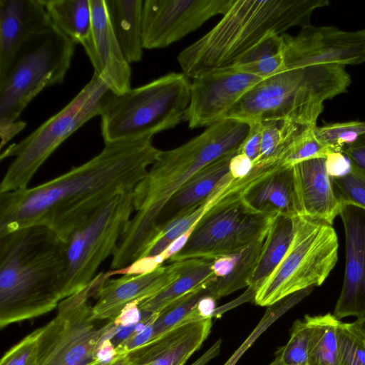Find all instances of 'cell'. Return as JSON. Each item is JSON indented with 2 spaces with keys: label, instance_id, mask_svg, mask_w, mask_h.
Masks as SVG:
<instances>
[{
  "label": "cell",
  "instance_id": "1",
  "mask_svg": "<svg viewBox=\"0 0 365 365\" xmlns=\"http://www.w3.org/2000/svg\"><path fill=\"white\" fill-rule=\"evenodd\" d=\"M152 139L106 143L97 155L49 181L0 192V237L44 225L65 241L85 219L145 176L160 152Z\"/></svg>",
  "mask_w": 365,
  "mask_h": 365
},
{
  "label": "cell",
  "instance_id": "2",
  "mask_svg": "<svg viewBox=\"0 0 365 365\" xmlns=\"http://www.w3.org/2000/svg\"><path fill=\"white\" fill-rule=\"evenodd\" d=\"M250 125L222 119L182 145L159 153L133 189L135 215L112 256L110 268H125L143 258L157 232L159 219L173 196L207 165L236 150Z\"/></svg>",
  "mask_w": 365,
  "mask_h": 365
},
{
  "label": "cell",
  "instance_id": "3",
  "mask_svg": "<svg viewBox=\"0 0 365 365\" xmlns=\"http://www.w3.org/2000/svg\"><path fill=\"white\" fill-rule=\"evenodd\" d=\"M65 242L33 225L0 237V327L53 310L63 299Z\"/></svg>",
  "mask_w": 365,
  "mask_h": 365
},
{
  "label": "cell",
  "instance_id": "4",
  "mask_svg": "<svg viewBox=\"0 0 365 365\" xmlns=\"http://www.w3.org/2000/svg\"><path fill=\"white\" fill-rule=\"evenodd\" d=\"M329 5L328 0H234L210 31L180 53L178 61L192 78L232 67L262 42L311 25L313 12Z\"/></svg>",
  "mask_w": 365,
  "mask_h": 365
},
{
  "label": "cell",
  "instance_id": "5",
  "mask_svg": "<svg viewBox=\"0 0 365 365\" xmlns=\"http://www.w3.org/2000/svg\"><path fill=\"white\" fill-rule=\"evenodd\" d=\"M351 83L343 66L285 68L256 84L223 119L247 124L279 118L317 123L324 102L347 92Z\"/></svg>",
  "mask_w": 365,
  "mask_h": 365
},
{
  "label": "cell",
  "instance_id": "6",
  "mask_svg": "<svg viewBox=\"0 0 365 365\" xmlns=\"http://www.w3.org/2000/svg\"><path fill=\"white\" fill-rule=\"evenodd\" d=\"M190 83L183 73H168L122 94L112 93L101 113L104 143L151 137L184 120Z\"/></svg>",
  "mask_w": 365,
  "mask_h": 365
},
{
  "label": "cell",
  "instance_id": "7",
  "mask_svg": "<svg viewBox=\"0 0 365 365\" xmlns=\"http://www.w3.org/2000/svg\"><path fill=\"white\" fill-rule=\"evenodd\" d=\"M274 169L254 167L244 183L218 201L200 220L185 247L168 261L215 259L237 252L267 232L277 215L258 212L244 194Z\"/></svg>",
  "mask_w": 365,
  "mask_h": 365
},
{
  "label": "cell",
  "instance_id": "8",
  "mask_svg": "<svg viewBox=\"0 0 365 365\" xmlns=\"http://www.w3.org/2000/svg\"><path fill=\"white\" fill-rule=\"evenodd\" d=\"M113 92L96 73L59 112L17 143L3 150L0 160L14 157L0 184V192L28 187L39 168L68 137L96 115Z\"/></svg>",
  "mask_w": 365,
  "mask_h": 365
},
{
  "label": "cell",
  "instance_id": "9",
  "mask_svg": "<svg viewBox=\"0 0 365 365\" xmlns=\"http://www.w3.org/2000/svg\"><path fill=\"white\" fill-rule=\"evenodd\" d=\"M75 43L53 24L29 39L0 81V126L14 123L44 88L63 83Z\"/></svg>",
  "mask_w": 365,
  "mask_h": 365
},
{
  "label": "cell",
  "instance_id": "10",
  "mask_svg": "<svg viewBox=\"0 0 365 365\" xmlns=\"http://www.w3.org/2000/svg\"><path fill=\"white\" fill-rule=\"evenodd\" d=\"M293 221L286 255L255 294L257 305L269 307L298 291L320 286L337 262L338 237L332 225L302 215Z\"/></svg>",
  "mask_w": 365,
  "mask_h": 365
},
{
  "label": "cell",
  "instance_id": "11",
  "mask_svg": "<svg viewBox=\"0 0 365 365\" xmlns=\"http://www.w3.org/2000/svg\"><path fill=\"white\" fill-rule=\"evenodd\" d=\"M98 279L96 276L84 289L63 299L57 315L40 327L38 365H75L93 360L99 344L115 336L120 327L114 320L98 325V320L92 318L88 299L98 288Z\"/></svg>",
  "mask_w": 365,
  "mask_h": 365
},
{
  "label": "cell",
  "instance_id": "12",
  "mask_svg": "<svg viewBox=\"0 0 365 365\" xmlns=\"http://www.w3.org/2000/svg\"><path fill=\"white\" fill-rule=\"evenodd\" d=\"M134 211L133 189L113 197L69 234L64 241L63 299L88 285L101 263L113 255Z\"/></svg>",
  "mask_w": 365,
  "mask_h": 365
},
{
  "label": "cell",
  "instance_id": "13",
  "mask_svg": "<svg viewBox=\"0 0 365 365\" xmlns=\"http://www.w3.org/2000/svg\"><path fill=\"white\" fill-rule=\"evenodd\" d=\"M286 68L365 63V29L348 31L332 26L302 28L295 36H281Z\"/></svg>",
  "mask_w": 365,
  "mask_h": 365
},
{
  "label": "cell",
  "instance_id": "14",
  "mask_svg": "<svg viewBox=\"0 0 365 365\" xmlns=\"http://www.w3.org/2000/svg\"><path fill=\"white\" fill-rule=\"evenodd\" d=\"M234 0H145L142 14L143 48H163L224 15Z\"/></svg>",
  "mask_w": 365,
  "mask_h": 365
},
{
  "label": "cell",
  "instance_id": "15",
  "mask_svg": "<svg viewBox=\"0 0 365 365\" xmlns=\"http://www.w3.org/2000/svg\"><path fill=\"white\" fill-rule=\"evenodd\" d=\"M262 80L233 66L194 78L184 120L192 129L210 126L222 120L227 111Z\"/></svg>",
  "mask_w": 365,
  "mask_h": 365
},
{
  "label": "cell",
  "instance_id": "16",
  "mask_svg": "<svg viewBox=\"0 0 365 365\" xmlns=\"http://www.w3.org/2000/svg\"><path fill=\"white\" fill-rule=\"evenodd\" d=\"M190 259L161 265L142 274H128L110 279L108 272L93 295L96 302L91 307L94 320H114L122 309L132 302H142L158 294L180 275Z\"/></svg>",
  "mask_w": 365,
  "mask_h": 365
},
{
  "label": "cell",
  "instance_id": "17",
  "mask_svg": "<svg viewBox=\"0 0 365 365\" xmlns=\"http://www.w3.org/2000/svg\"><path fill=\"white\" fill-rule=\"evenodd\" d=\"M345 233L344 279L334 315L338 319L365 315V210L343 204L339 215Z\"/></svg>",
  "mask_w": 365,
  "mask_h": 365
},
{
  "label": "cell",
  "instance_id": "18",
  "mask_svg": "<svg viewBox=\"0 0 365 365\" xmlns=\"http://www.w3.org/2000/svg\"><path fill=\"white\" fill-rule=\"evenodd\" d=\"M91 27L82 45L94 68L115 94L131 89V68L110 26L105 0H90Z\"/></svg>",
  "mask_w": 365,
  "mask_h": 365
},
{
  "label": "cell",
  "instance_id": "19",
  "mask_svg": "<svg viewBox=\"0 0 365 365\" xmlns=\"http://www.w3.org/2000/svg\"><path fill=\"white\" fill-rule=\"evenodd\" d=\"M51 26L44 0H0V81L21 47Z\"/></svg>",
  "mask_w": 365,
  "mask_h": 365
},
{
  "label": "cell",
  "instance_id": "20",
  "mask_svg": "<svg viewBox=\"0 0 365 365\" xmlns=\"http://www.w3.org/2000/svg\"><path fill=\"white\" fill-rule=\"evenodd\" d=\"M212 318L193 312L185 321L127 354L145 365H184L210 334Z\"/></svg>",
  "mask_w": 365,
  "mask_h": 365
},
{
  "label": "cell",
  "instance_id": "21",
  "mask_svg": "<svg viewBox=\"0 0 365 365\" xmlns=\"http://www.w3.org/2000/svg\"><path fill=\"white\" fill-rule=\"evenodd\" d=\"M293 175L297 215L332 225L342 205L336 196L332 178L327 171L325 158L294 165Z\"/></svg>",
  "mask_w": 365,
  "mask_h": 365
},
{
  "label": "cell",
  "instance_id": "22",
  "mask_svg": "<svg viewBox=\"0 0 365 365\" xmlns=\"http://www.w3.org/2000/svg\"><path fill=\"white\" fill-rule=\"evenodd\" d=\"M254 210L289 217L297 216L292 167H277L243 195Z\"/></svg>",
  "mask_w": 365,
  "mask_h": 365
},
{
  "label": "cell",
  "instance_id": "23",
  "mask_svg": "<svg viewBox=\"0 0 365 365\" xmlns=\"http://www.w3.org/2000/svg\"><path fill=\"white\" fill-rule=\"evenodd\" d=\"M237 150L207 165L182 187L161 214L158 230L160 226L175 220L207 199L230 173V161Z\"/></svg>",
  "mask_w": 365,
  "mask_h": 365
},
{
  "label": "cell",
  "instance_id": "24",
  "mask_svg": "<svg viewBox=\"0 0 365 365\" xmlns=\"http://www.w3.org/2000/svg\"><path fill=\"white\" fill-rule=\"evenodd\" d=\"M143 0H105L108 19L121 51L130 64L141 61Z\"/></svg>",
  "mask_w": 365,
  "mask_h": 365
},
{
  "label": "cell",
  "instance_id": "25",
  "mask_svg": "<svg viewBox=\"0 0 365 365\" xmlns=\"http://www.w3.org/2000/svg\"><path fill=\"white\" fill-rule=\"evenodd\" d=\"M293 234V217L276 215L269 227L257 263L248 282V289L255 294L284 258Z\"/></svg>",
  "mask_w": 365,
  "mask_h": 365
},
{
  "label": "cell",
  "instance_id": "26",
  "mask_svg": "<svg viewBox=\"0 0 365 365\" xmlns=\"http://www.w3.org/2000/svg\"><path fill=\"white\" fill-rule=\"evenodd\" d=\"M212 263V259H190L175 281L158 294L139 304L142 316L161 312L196 288L217 279Z\"/></svg>",
  "mask_w": 365,
  "mask_h": 365
},
{
  "label": "cell",
  "instance_id": "27",
  "mask_svg": "<svg viewBox=\"0 0 365 365\" xmlns=\"http://www.w3.org/2000/svg\"><path fill=\"white\" fill-rule=\"evenodd\" d=\"M52 24L75 44L83 45L91 27L90 0H44Z\"/></svg>",
  "mask_w": 365,
  "mask_h": 365
},
{
  "label": "cell",
  "instance_id": "28",
  "mask_svg": "<svg viewBox=\"0 0 365 365\" xmlns=\"http://www.w3.org/2000/svg\"><path fill=\"white\" fill-rule=\"evenodd\" d=\"M304 319L312 329L308 365H336L340 320L330 313L306 315Z\"/></svg>",
  "mask_w": 365,
  "mask_h": 365
},
{
  "label": "cell",
  "instance_id": "29",
  "mask_svg": "<svg viewBox=\"0 0 365 365\" xmlns=\"http://www.w3.org/2000/svg\"><path fill=\"white\" fill-rule=\"evenodd\" d=\"M267 233V232L241 250L233 269L227 276L217 278L210 284L212 297L217 299L248 287L249 280L257 263Z\"/></svg>",
  "mask_w": 365,
  "mask_h": 365
},
{
  "label": "cell",
  "instance_id": "30",
  "mask_svg": "<svg viewBox=\"0 0 365 365\" xmlns=\"http://www.w3.org/2000/svg\"><path fill=\"white\" fill-rule=\"evenodd\" d=\"M213 281L200 286L161 312L159 317L153 324V335L150 340L185 321L195 309L198 302L203 297L211 296L210 284Z\"/></svg>",
  "mask_w": 365,
  "mask_h": 365
},
{
  "label": "cell",
  "instance_id": "31",
  "mask_svg": "<svg viewBox=\"0 0 365 365\" xmlns=\"http://www.w3.org/2000/svg\"><path fill=\"white\" fill-rule=\"evenodd\" d=\"M311 335L309 323L304 319L296 320L288 342L276 352L269 365H308Z\"/></svg>",
  "mask_w": 365,
  "mask_h": 365
},
{
  "label": "cell",
  "instance_id": "32",
  "mask_svg": "<svg viewBox=\"0 0 365 365\" xmlns=\"http://www.w3.org/2000/svg\"><path fill=\"white\" fill-rule=\"evenodd\" d=\"M309 294V292L307 289H302L284 297L271 306H269L262 318L254 330L227 359L224 365H235L240 357L264 331H266L284 314L287 312L290 309L297 304Z\"/></svg>",
  "mask_w": 365,
  "mask_h": 365
},
{
  "label": "cell",
  "instance_id": "33",
  "mask_svg": "<svg viewBox=\"0 0 365 365\" xmlns=\"http://www.w3.org/2000/svg\"><path fill=\"white\" fill-rule=\"evenodd\" d=\"M314 134L324 145L335 152H341L345 145L355 142L365 134V122L351 120L329 123L320 127L317 125Z\"/></svg>",
  "mask_w": 365,
  "mask_h": 365
},
{
  "label": "cell",
  "instance_id": "34",
  "mask_svg": "<svg viewBox=\"0 0 365 365\" xmlns=\"http://www.w3.org/2000/svg\"><path fill=\"white\" fill-rule=\"evenodd\" d=\"M336 365H365V336L353 323L339 322Z\"/></svg>",
  "mask_w": 365,
  "mask_h": 365
},
{
  "label": "cell",
  "instance_id": "35",
  "mask_svg": "<svg viewBox=\"0 0 365 365\" xmlns=\"http://www.w3.org/2000/svg\"><path fill=\"white\" fill-rule=\"evenodd\" d=\"M336 197L343 204L365 210V174L351 164V172L342 178H332Z\"/></svg>",
  "mask_w": 365,
  "mask_h": 365
},
{
  "label": "cell",
  "instance_id": "36",
  "mask_svg": "<svg viewBox=\"0 0 365 365\" xmlns=\"http://www.w3.org/2000/svg\"><path fill=\"white\" fill-rule=\"evenodd\" d=\"M335 151L322 144L315 137L314 132L306 138L294 145L279 162L282 167H292L308 160L324 158Z\"/></svg>",
  "mask_w": 365,
  "mask_h": 365
},
{
  "label": "cell",
  "instance_id": "37",
  "mask_svg": "<svg viewBox=\"0 0 365 365\" xmlns=\"http://www.w3.org/2000/svg\"><path fill=\"white\" fill-rule=\"evenodd\" d=\"M40 328L13 346L2 356L0 365H38V338Z\"/></svg>",
  "mask_w": 365,
  "mask_h": 365
},
{
  "label": "cell",
  "instance_id": "38",
  "mask_svg": "<svg viewBox=\"0 0 365 365\" xmlns=\"http://www.w3.org/2000/svg\"><path fill=\"white\" fill-rule=\"evenodd\" d=\"M233 67L262 79L269 78L286 68L283 54L281 51L272 56L257 62L234 66Z\"/></svg>",
  "mask_w": 365,
  "mask_h": 365
},
{
  "label": "cell",
  "instance_id": "39",
  "mask_svg": "<svg viewBox=\"0 0 365 365\" xmlns=\"http://www.w3.org/2000/svg\"><path fill=\"white\" fill-rule=\"evenodd\" d=\"M281 36H275L262 42L242 56L234 66L255 63L275 55L281 51Z\"/></svg>",
  "mask_w": 365,
  "mask_h": 365
},
{
  "label": "cell",
  "instance_id": "40",
  "mask_svg": "<svg viewBox=\"0 0 365 365\" xmlns=\"http://www.w3.org/2000/svg\"><path fill=\"white\" fill-rule=\"evenodd\" d=\"M249 125V132L238 147L237 152L246 155L254 163L260 153L262 124L259 122Z\"/></svg>",
  "mask_w": 365,
  "mask_h": 365
},
{
  "label": "cell",
  "instance_id": "41",
  "mask_svg": "<svg viewBox=\"0 0 365 365\" xmlns=\"http://www.w3.org/2000/svg\"><path fill=\"white\" fill-rule=\"evenodd\" d=\"M326 169L332 178H342L347 175L351 170V163L341 152L329 154L325 158Z\"/></svg>",
  "mask_w": 365,
  "mask_h": 365
},
{
  "label": "cell",
  "instance_id": "42",
  "mask_svg": "<svg viewBox=\"0 0 365 365\" xmlns=\"http://www.w3.org/2000/svg\"><path fill=\"white\" fill-rule=\"evenodd\" d=\"M351 164L365 174V134L355 142L345 145L341 150Z\"/></svg>",
  "mask_w": 365,
  "mask_h": 365
},
{
  "label": "cell",
  "instance_id": "43",
  "mask_svg": "<svg viewBox=\"0 0 365 365\" xmlns=\"http://www.w3.org/2000/svg\"><path fill=\"white\" fill-rule=\"evenodd\" d=\"M254 168L253 162L246 155L236 153L232 157L229 170L231 176L234 179H242L247 176Z\"/></svg>",
  "mask_w": 365,
  "mask_h": 365
},
{
  "label": "cell",
  "instance_id": "44",
  "mask_svg": "<svg viewBox=\"0 0 365 365\" xmlns=\"http://www.w3.org/2000/svg\"><path fill=\"white\" fill-rule=\"evenodd\" d=\"M141 314L138 302L130 303L115 317L114 324L117 327H125L135 326L141 320Z\"/></svg>",
  "mask_w": 365,
  "mask_h": 365
},
{
  "label": "cell",
  "instance_id": "45",
  "mask_svg": "<svg viewBox=\"0 0 365 365\" xmlns=\"http://www.w3.org/2000/svg\"><path fill=\"white\" fill-rule=\"evenodd\" d=\"M240 251L213 260L212 270L217 278L226 277L232 272L240 257Z\"/></svg>",
  "mask_w": 365,
  "mask_h": 365
},
{
  "label": "cell",
  "instance_id": "46",
  "mask_svg": "<svg viewBox=\"0 0 365 365\" xmlns=\"http://www.w3.org/2000/svg\"><path fill=\"white\" fill-rule=\"evenodd\" d=\"M116 356V349L111 342V339H106L98 346L93 359L102 365H107L111 363Z\"/></svg>",
  "mask_w": 365,
  "mask_h": 365
},
{
  "label": "cell",
  "instance_id": "47",
  "mask_svg": "<svg viewBox=\"0 0 365 365\" xmlns=\"http://www.w3.org/2000/svg\"><path fill=\"white\" fill-rule=\"evenodd\" d=\"M216 309V299L210 295L203 297L196 307L197 314L203 319L212 318Z\"/></svg>",
  "mask_w": 365,
  "mask_h": 365
},
{
  "label": "cell",
  "instance_id": "48",
  "mask_svg": "<svg viewBox=\"0 0 365 365\" xmlns=\"http://www.w3.org/2000/svg\"><path fill=\"white\" fill-rule=\"evenodd\" d=\"M96 365H102L99 363ZM107 365H145L143 363H138L135 360L132 359L128 354H117L115 359Z\"/></svg>",
  "mask_w": 365,
  "mask_h": 365
},
{
  "label": "cell",
  "instance_id": "49",
  "mask_svg": "<svg viewBox=\"0 0 365 365\" xmlns=\"http://www.w3.org/2000/svg\"><path fill=\"white\" fill-rule=\"evenodd\" d=\"M353 324L365 336V315L357 318Z\"/></svg>",
  "mask_w": 365,
  "mask_h": 365
},
{
  "label": "cell",
  "instance_id": "50",
  "mask_svg": "<svg viewBox=\"0 0 365 365\" xmlns=\"http://www.w3.org/2000/svg\"><path fill=\"white\" fill-rule=\"evenodd\" d=\"M98 363V362L97 361H96L95 359H93V360H91V361H88L86 362H83V363L75 364V365H96Z\"/></svg>",
  "mask_w": 365,
  "mask_h": 365
}]
</instances>
